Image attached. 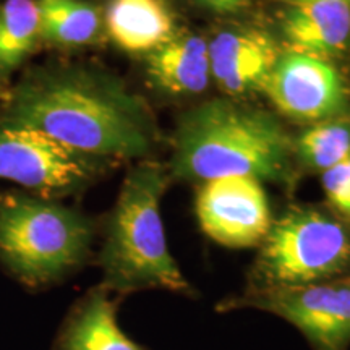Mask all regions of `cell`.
<instances>
[{"instance_id": "7", "label": "cell", "mask_w": 350, "mask_h": 350, "mask_svg": "<svg viewBox=\"0 0 350 350\" xmlns=\"http://www.w3.org/2000/svg\"><path fill=\"white\" fill-rule=\"evenodd\" d=\"M116 165L33 131L0 125V180L29 193L64 201L75 198Z\"/></svg>"}, {"instance_id": "16", "label": "cell", "mask_w": 350, "mask_h": 350, "mask_svg": "<svg viewBox=\"0 0 350 350\" xmlns=\"http://www.w3.org/2000/svg\"><path fill=\"white\" fill-rule=\"evenodd\" d=\"M42 52L34 0H0V99Z\"/></svg>"}, {"instance_id": "10", "label": "cell", "mask_w": 350, "mask_h": 350, "mask_svg": "<svg viewBox=\"0 0 350 350\" xmlns=\"http://www.w3.org/2000/svg\"><path fill=\"white\" fill-rule=\"evenodd\" d=\"M208 46L211 78L229 96L261 93L284 51L268 31L252 26L222 29Z\"/></svg>"}, {"instance_id": "18", "label": "cell", "mask_w": 350, "mask_h": 350, "mask_svg": "<svg viewBox=\"0 0 350 350\" xmlns=\"http://www.w3.org/2000/svg\"><path fill=\"white\" fill-rule=\"evenodd\" d=\"M326 208L350 226V157L321 174Z\"/></svg>"}, {"instance_id": "15", "label": "cell", "mask_w": 350, "mask_h": 350, "mask_svg": "<svg viewBox=\"0 0 350 350\" xmlns=\"http://www.w3.org/2000/svg\"><path fill=\"white\" fill-rule=\"evenodd\" d=\"M144 77L163 94H201L213 80L208 41L196 34L177 33L144 57Z\"/></svg>"}, {"instance_id": "19", "label": "cell", "mask_w": 350, "mask_h": 350, "mask_svg": "<svg viewBox=\"0 0 350 350\" xmlns=\"http://www.w3.org/2000/svg\"><path fill=\"white\" fill-rule=\"evenodd\" d=\"M204 7L219 13H234L242 10L250 0H198Z\"/></svg>"}, {"instance_id": "12", "label": "cell", "mask_w": 350, "mask_h": 350, "mask_svg": "<svg viewBox=\"0 0 350 350\" xmlns=\"http://www.w3.org/2000/svg\"><path fill=\"white\" fill-rule=\"evenodd\" d=\"M120 301L100 284L88 288L70 305L51 350H150L122 329Z\"/></svg>"}, {"instance_id": "13", "label": "cell", "mask_w": 350, "mask_h": 350, "mask_svg": "<svg viewBox=\"0 0 350 350\" xmlns=\"http://www.w3.org/2000/svg\"><path fill=\"white\" fill-rule=\"evenodd\" d=\"M34 3L42 51L68 57L107 44L103 0H34Z\"/></svg>"}, {"instance_id": "8", "label": "cell", "mask_w": 350, "mask_h": 350, "mask_svg": "<svg viewBox=\"0 0 350 350\" xmlns=\"http://www.w3.org/2000/svg\"><path fill=\"white\" fill-rule=\"evenodd\" d=\"M261 93L288 119L306 125L350 111V80L338 62L282 51Z\"/></svg>"}, {"instance_id": "4", "label": "cell", "mask_w": 350, "mask_h": 350, "mask_svg": "<svg viewBox=\"0 0 350 350\" xmlns=\"http://www.w3.org/2000/svg\"><path fill=\"white\" fill-rule=\"evenodd\" d=\"M99 226L64 200L0 191V269L31 292L64 284L94 265Z\"/></svg>"}, {"instance_id": "1", "label": "cell", "mask_w": 350, "mask_h": 350, "mask_svg": "<svg viewBox=\"0 0 350 350\" xmlns=\"http://www.w3.org/2000/svg\"><path fill=\"white\" fill-rule=\"evenodd\" d=\"M0 125L113 164L150 159L161 130L148 100L111 68L54 57L28 65L0 99Z\"/></svg>"}, {"instance_id": "2", "label": "cell", "mask_w": 350, "mask_h": 350, "mask_svg": "<svg viewBox=\"0 0 350 350\" xmlns=\"http://www.w3.org/2000/svg\"><path fill=\"white\" fill-rule=\"evenodd\" d=\"M294 164V138L278 117L237 100L211 99L178 122L167 169L185 180L237 175L291 187Z\"/></svg>"}, {"instance_id": "9", "label": "cell", "mask_w": 350, "mask_h": 350, "mask_svg": "<svg viewBox=\"0 0 350 350\" xmlns=\"http://www.w3.org/2000/svg\"><path fill=\"white\" fill-rule=\"evenodd\" d=\"M195 213L208 239L239 250L256 248L274 217L262 182L237 175L203 182L195 200Z\"/></svg>"}, {"instance_id": "5", "label": "cell", "mask_w": 350, "mask_h": 350, "mask_svg": "<svg viewBox=\"0 0 350 350\" xmlns=\"http://www.w3.org/2000/svg\"><path fill=\"white\" fill-rule=\"evenodd\" d=\"M247 288L299 287L350 275V226L326 206L291 204L273 217Z\"/></svg>"}, {"instance_id": "11", "label": "cell", "mask_w": 350, "mask_h": 350, "mask_svg": "<svg viewBox=\"0 0 350 350\" xmlns=\"http://www.w3.org/2000/svg\"><path fill=\"white\" fill-rule=\"evenodd\" d=\"M279 33L284 51L339 64L350 55V0L286 3Z\"/></svg>"}, {"instance_id": "6", "label": "cell", "mask_w": 350, "mask_h": 350, "mask_svg": "<svg viewBox=\"0 0 350 350\" xmlns=\"http://www.w3.org/2000/svg\"><path fill=\"white\" fill-rule=\"evenodd\" d=\"M258 310L299 329L312 350H350V275L299 287L247 288L217 301L216 312Z\"/></svg>"}, {"instance_id": "17", "label": "cell", "mask_w": 350, "mask_h": 350, "mask_svg": "<svg viewBox=\"0 0 350 350\" xmlns=\"http://www.w3.org/2000/svg\"><path fill=\"white\" fill-rule=\"evenodd\" d=\"M295 161L321 175L350 157V111L308 125L294 138Z\"/></svg>"}, {"instance_id": "3", "label": "cell", "mask_w": 350, "mask_h": 350, "mask_svg": "<svg viewBox=\"0 0 350 350\" xmlns=\"http://www.w3.org/2000/svg\"><path fill=\"white\" fill-rule=\"evenodd\" d=\"M133 164L111 211L100 219L94 256L99 284L120 299L144 291L195 297L196 291L169 250L161 216L169 169L151 159Z\"/></svg>"}, {"instance_id": "20", "label": "cell", "mask_w": 350, "mask_h": 350, "mask_svg": "<svg viewBox=\"0 0 350 350\" xmlns=\"http://www.w3.org/2000/svg\"><path fill=\"white\" fill-rule=\"evenodd\" d=\"M286 3H297V2H308V0H284Z\"/></svg>"}, {"instance_id": "14", "label": "cell", "mask_w": 350, "mask_h": 350, "mask_svg": "<svg viewBox=\"0 0 350 350\" xmlns=\"http://www.w3.org/2000/svg\"><path fill=\"white\" fill-rule=\"evenodd\" d=\"M107 42L129 55L146 57L177 34L165 0H106Z\"/></svg>"}]
</instances>
